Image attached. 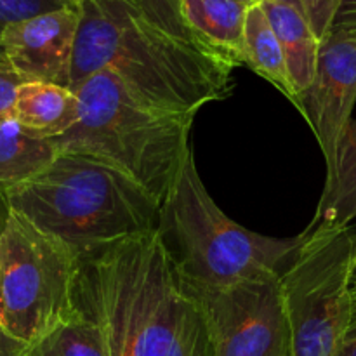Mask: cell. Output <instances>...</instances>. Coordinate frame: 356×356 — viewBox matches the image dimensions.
I'll return each mask as SVG.
<instances>
[{
  "label": "cell",
  "instance_id": "6da1fadb",
  "mask_svg": "<svg viewBox=\"0 0 356 356\" xmlns=\"http://www.w3.org/2000/svg\"><path fill=\"white\" fill-rule=\"evenodd\" d=\"M233 70L188 26L179 0H80L72 90L110 72L152 106L195 117L229 96Z\"/></svg>",
  "mask_w": 356,
  "mask_h": 356
},
{
  "label": "cell",
  "instance_id": "7a4b0ae2",
  "mask_svg": "<svg viewBox=\"0 0 356 356\" xmlns=\"http://www.w3.org/2000/svg\"><path fill=\"white\" fill-rule=\"evenodd\" d=\"M76 301L106 356H214L200 299L156 229L83 259Z\"/></svg>",
  "mask_w": 356,
  "mask_h": 356
},
{
  "label": "cell",
  "instance_id": "3957f363",
  "mask_svg": "<svg viewBox=\"0 0 356 356\" xmlns=\"http://www.w3.org/2000/svg\"><path fill=\"white\" fill-rule=\"evenodd\" d=\"M9 207L87 259L159 226L160 204L113 167L59 153L31 179L6 190Z\"/></svg>",
  "mask_w": 356,
  "mask_h": 356
},
{
  "label": "cell",
  "instance_id": "277c9868",
  "mask_svg": "<svg viewBox=\"0 0 356 356\" xmlns=\"http://www.w3.org/2000/svg\"><path fill=\"white\" fill-rule=\"evenodd\" d=\"M73 92L79 97V120L52 139L58 152L113 167L162 205L193 149V115L152 106L110 72L94 73Z\"/></svg>",
  "mask_w": 356,
  "mask_h": 356
},
{
  "label": "cell",
  "instance_id": "5b68a950",
  "mask_svg": "<svg viewBox=\"0 0 356 356\" xmlns=\"http://www.w3.org/2000/svg\"><path fill=\"white\" fill-rule=\"evenodd\" d=\"M156 232L184 278L198 289L282 273L302 240L259 235L229 219L202 183L193 149L160 205Z\"/></svg>",
  "mask_w": 356,
  "mask_h": 356
},
{
  "label": "cell",
  "instance_id": "8992f818",
  "mask_svg": "<svg viewBox=\"0 0 356 356\" xmlns=\"http://www.w3.org/2000/svg\"><path fill=\"white\" fill-rule=\"evenodd\" d=\"M82 259L10 209L0 238V323L33 346L79 313Z\"/></svg>",
  "mask_w": 356,
  "mask_h": 356
},
{
  "label": "cell",
  "instance_id": "52a82bcc",
  "mask_svg": "<svg viewBox=\"0 0 356 356\" xmlns=\"http://www.w3.org/2000/svg\"><path fill=\"white\" fill-rule=\"evenodd\" d=\"M356 226L308 228L280 273L294 356H337L353 302Z\"/></svg>",
  "mask_w": 356,
  "mask_h": 356
},
{
  "label": "cell",
  "instance_id": "ba28073f",
  "mask_svg": "<svg viewBox=\"0 0 356 356\" xmlns=\"http://www.w3.org/2000/svg\"><path fill=\"white\" fill-rule=\"evenodd\" d=\"M193 289L214 356H294L280 273Z\"/></svg>",
  "mask_w": 356,
  "mask_h": 356
},
{
  "label": "cell",
  "instance_id": "9c48e42d",
  "mask_svg": "<svg viewBox=\"0 0 356 356\" xmlns=\"http://www.w3.org/2000/svg\"><path fill=\"white\" fill-rule=\"evenodd\" d=\"M356 104V38L330 33L320 44L313 82L298 96V108L312 127L325 159L334 165L337 148L353 120Z\"/></svg>",
  "mask_w": 356,
  "mask_h": 356
},
{
  "label": "cell",
  "instance_id": "30bf717a",
  "mask_svg": "<svg viewBox=\"0 0 356 356\" xmlns=\"http://www.w3.org/2000/svg\"><path fill=\"white\" fill-rule=\"evenodd\" d=\"M79 23L80 0L7 26L0 35V51L24 82L70 87Z\"/></svg>",
  "mask_w": 356,
  "mask_h": 356
},
{
  "label": "cell",
  "instance_id": "8fae6325",
  "mask_svg": "<svg viewBox=\"0 0 356 356\" xmlns=\"http://www.w3.org/2000/svg\"><path fill=\"white\" fill-rule=\"evenodd\" d=\"M79 97L70 87L23 82L17 89L14 120L31 134L56 139L79 120Z\"/></svg>",
  "mask_w": 356,
  "mask_h": 356
},
{
  "label": "cell",
  "instance_id": "7c38bea8",
  "mask_svg": "<svg viewBox=\"0 0 356 356\" xmlns=\"http://www.w3.org/2000/svg\"><path fill=\"white\" fill-rule=\"evenodd\" d=\"M188 26L216 52L243 65V35L249 6L238 0H179Z\"/></svg>",
  "mask_w": 356,
  "mask_h": 356
},
{
  "label": "cell",
  "instance_id": "4fadbf2b",
  "mask_svg": "<svg viewBox=\"0 0 356 356\" xmlns=\"http://www.w3.org/2000/svg\"><path fill=\"white\" fill-rule=\"evenodd\" d=\"M263 7L280 40L292 86L299 96L313 82L322 42L313 31L305 13L298 7L270 0H263Z\"/></svg>",
  "mask_w": 356,
  "mask_h": 356
},
{
  "label": "cell",
  "instance_id": "5bb4252c",
  "mask_svg": "<svg viewBox=\"0 0 356 356\" xmlns=\"http://www.w3.org/2000/svg\"><path fill=\"white\" fill-rule=\"evenodd\" d=\"M356 219V118L350 122L327 170L325 188L309 228H341Z\"/></svg>",
  "mask_w": 356,
  "mask_h": 356
},
{
  "label": "cell",
  "instance_id": "9a60e30c",
  "mask_svg": "<svg viewBox=\"0 0 356 356\" xmlns=\"http://www.w3.org/2000/svg\"><path fill=\"white\" fill-rule=\"evenodd\" d=\"M243 65L263 76L277 87L284 96L296 104L298 94L289 75L287 63L280 40L271 26L263 0L250 3L245 16V35H243Z\"/></svg>",
  "mask_w": 356,
  "mask_h": 356
},
{
  "label": "cell",
  "instance_id": "2e32d148",
  "mask_svg": "<svg viewBox=\"0 0 356 356\" xmlns=\"http://www.w3.org/2000/svg\"><path fill=\"white\" fill-rule=\"evenodd\" d=\"M59 155L52 139L38 138L14 118L0 122V190H9L47 169Z\"/></svg>",
  "mask_w": 356,
  "mask_h": 356
},
{
  "label": "cell",
  "instance_id": "e0dca14e",
  "mask_svg": "<svg viewBox=\"0 0 356 356\" xmlns=\"http://www.w3.org/2000/svg\"><path fill=\"white\" fill-rule=\"evenodd\" d=\"M30 356H106L103 337L92 320L79 309L30 350Z\"/></svg>",
  "mask_w": 356,
  "mask_h": 356
},
{
  "label": "cell",
  "instance_id": "ac0fdd59",
  "mask_svg": "<svg viewBox=\"0 0 356 356\" xmlns=\"http://www.w3.org/2000/svg\"><path fill=\"white\" fill-rule=\"evenodd\" d=\"M76 2L79 0H0V35L10 24L73 6Z\"/></svg>",
  "mask_w": 356,
  "mask_h": 356
},
{
  "label": "cell",
  "instance_id": "d6986e66",
  "mask_svg": "<svg viewBox=\"0 0 356 356\" xmlns=\"http://www.w3.org/2000/svg\"><path fill=\"white\" fill-rule=\"evenodd\" d=\"M301 2L306 19L312 24L318 40L323 42L332 30L334 16H336L339 0H301Z\"/></svg>",
  "mask_w": 356,
  "mask_h": 356
},
{
  "label": "cell",
  "instance_id": "ffe728a7",
  "mask_svg": "<svg viewBox=\"0 0 356 356\" xmlns=\"http://www.w3.org/2000/svg\"><path fill=\"white\" fill-rule=\"evenodd\" d=\"M24 80L7 63L0 65V122L14 117L17 89Z\"/></svg>",
  "mask_w": 356,
  "mask_h": 356
},
{
  "label": "cell",
  "instance_id": "44dd1931",
  "mask_svg": "<svg viewBox=\"0 0 356 356\" xmlns=\"http://www.w3.org/2000/svg\"><path fill=\"white\" fill-rule=\"evenodd\" d=\"M330 33L356 38V0H339Z\"/></svg>",
  "mask_w": 356,
  "mask_h": 356
},
{
  "label": "cell",
  "instance_id": "7402d4cb",
  "mask_svg": "<svg viewBox=\"0 0 356 356\" xmlns=\"http://www.w3.org/2000/svg\"><path fill=\"white\" fill-rule=\"evenodd\" d=\"M30 344L10 336L0 323V356H30Z\"/></svg>",
  "mask_w": 356,
  "mask_h": 356
},
{
  "label": "cell",
  "instance_id": "603a6c76",
  "mask_svg": "<svg viewBox=\"0 0 356 356\" xmlns=\"http://www.w3.org/2000/svg\"><path fill=\"white\" fill-rule=\"evenodd\" d=\"M337 356H356V289H353V302H351V316L348 323L346 334L341 343Z\"/></svg>",
  "mask_w": 356,
  "mask_h": 356
},
{
  "label": "cell",
  "instance_id": "cb8c5ba5",
  "mask_svg": "<svg viewBox=\"0 0 356 356\" xmlns=\"http://www.w3.org/2000/svg\"><path fill=\"white\" fill-rule=\"evenodd\" d=\"M9 216H10V207H9V202H7L6 191L0 190V238H2L3 229H6L7 226V221H9Z\"/></svg>",
  "mask_w": 356,
  "mask_h": 356
},
{
  "label": "cell",
  "instance_id": "d4e9b609",
  "mask_svg": "<svg viewBox=\"0 0 356 356\" xmlns=\"http://www.w3.org/2000/svg\"><path fill=\"white\" fill-rule=\"evenodd\" d=\"M270 2H282V3H291V6L298 7L302 10V2L301 0H270Z\"/></svg>",
  "mask_w": 356,
  "mask_h": 356
},
{
  "label": "cell",
  "instance_id": "484cf974",
  "mask_svg": "<svg viewBox=\"0 0 356 356\" xmlns=\"http://www.w3.org/2000/svg\"><path fill=\"white\" fill-rule=\"evenodd\" d=\"M351 285H353V289H356V263L353 268V277H351Z\"/></svg>",
  "mask_w": 356,
  "mask_h": 356
},
{
  "label": "cell",
  "instance_id": "4316f807",
  "mask_svg": "<svg viewBox=\"0 0 356 356\" xmlns=\"http://www.w3.org/2000/svg\"><path fill=\"white\" fill-rule=\"evenodd\" d=\"M238 2L245 3V6H250V3H254V2H259V0H238Z\"/></svg>",
  "mask_w": 356,
  "mask_h": 356
},
{
  "label": "cell",
  "instance_id": "83f0119b",
  "mask_svg": "<svg viewBox=\"0 0 356 356\" xmlns=\"http://www.w3.org/2000/svg\"><path fill=\"white\" fill-rule=\"evenodd\" d=\"M3 63H7V61H6V58H3L2 51H0V65H3Z\"/></svg>",
  "mask_w": 356,
  "mask_h": 356
}]
</instances>
